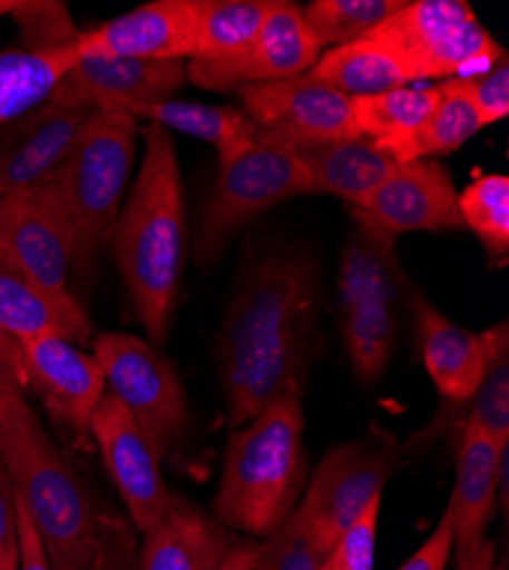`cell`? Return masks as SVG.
<instances>
[{
	"label": "cell",
	"instance_id": "cell-1",
	"mask_svg": "<svg viewBox=\"0 0 509 570\" xmlns=\"http://www.w3.org/2000/svg\"><path fill=\"white\" fill-rule=\"evenodd\" d=\"M317 265L304 252H276L243 276L217 336L234 430L284 393H304L317 341Z\"/></svg>",
	"mask_w": 509,
	"mask_h": 570
},
{
	"label": "cell",
	"instance_id": "cell-2",
	"mask_svg": "<svg viewBox=\"0 0 509 570\" xmlns=\"http://www.w3.org/2000/svg\"><path fill=\"white\" fill-rule=\"evenodd\" d=\"M0 461L53 570H135L137 530L95 498L28 406L0 397Z\"/></svg>",
	"mask_w": 509,
	"mask_h": 570
},
{
	"label": "cell",
	"instance_id": "cell-3",
	"mask_svg": "<svg viewBox=\"0 0 509 570\" xmlns=\"http://www.w3.org/2000/svg\"><path fill=\"white\" fill-rule=\"evenodd\" d=\"M110 245L149 343H165L188 256V224L174 139L156 124L145 132L143 165L117 215Z\"/></svg>",
	"mask_w": 509,
	"mask_h": 570
},
{
	"label": "cell",
	"instance_id": "cell-4",
	"mask_svg": "<svg viewBox=\"0 0 509 570\" xmlns=\"http://www.w3.org/2000/svg\"><path fill=\"white\" fill-rule=\"evenodd\" d=\"M306 484L302 393H284L231 432L213 515L231 532L267 539L297 507Z\"/></svg>",
	"mask_w": 509,
	"mask_h": 570
},
{
	"label": "cell",
	"instance_id": "cell-5",
	"mask_svg": "<svg viewBox=\"0 0 509 570\" xmlns=\"http://www.w3.org/2000/svg\"><path fill=\"white\" fill-rule=\"evenodd\" d=\"M135 121L121 110H91L58 169L71 226V269L78 276H87L110 245L135 160Z\"/></svg>",
	"mask_w": 509,
	"mask_h": 570
},
{
	"label": "cell",
	"instance_id": "cell-6",
	"mask_svg": "<svg viewBox=\"0 0 509 570\" xmlns=\"http://www.w3.org/2000/svg\"><path fill=\"white\" fill-rule=\"evenodd\" d=\"M409 297L393 237L354 222L341 254L336 308L345 354L361 384L384 376L398 338V315Z\"/></svg>",
	"mask_w": 509,
	"mask_h": 570
},
{
	"label": "cell",
	"instance_id": "cell-7",
	"mask_svg": "<svg viewBox=\"0 0 509 570\" xmlns=\"http://www.w3.org/2000/svg\"><path fill=\"white\" fill-rule=\"evenodd\" d=\"M365 39L389 49L411 82L467 80L507 56L467 0H404Z\"/></svg>",
	"mask_w": 509,
	"mask_h": 570
},
{
	"label": "cell",
	"instance_id": "cell-8",
	"mask_svg": "<svg viewBox=\"0 0 509 570\" xmlns=\"http://www.w3.org/2000/svg\"><path fill=\"white\" fill-rule=\"evenodd\" d=\"M219 160L213 193L202 210L195 258L208 267L247 222L293 197L317 195L304 165L284 147L254 139Z\"/></svg>",
	"mask_w": 509,
	"mask_h": 570
},
{
	"label": "cell",
	"instance_id": "cell-9",
	"mask_svg": "<svg viewBox=\"0 0 509 570\" xmlns=\"http://www.w3.org/2000/svg\"><path fill=\"white\" fill-rule=\"evenodd\" d=\"M404 443L382 430L330 448L320 459L295 513L313 532L336 546L365 507L384 495L386 482L404 463Z\"/></svg>",
	"mask_w": 509,
	"mask_h": 570
},
{
	"label": "cell",
	"instance_id": "cell-10",
	"mask_svg": "<svg viewBox=\"0 0 509 570\" xmlns=\"http://www.w3.org/2000/svg\"><path fill=\"white\" fill-rule=\"evenodd\" d=\"M95 358L106 391L143 426L158 456H169L188 430V400L172 365L151 343L130 334H101Z\"/></svg>",
	"mask_w": 509,
	"mask_h": 570
},
{
	"label": "cell",
	"instance_id": "cell-11",
	"mask_svg": "<svg viewBox=\"0 0 509 570\" xmlns=\"http://www.w3.org/2000/svg\"><path fill=\"white\" fill-rule=\"evenodd\" d=\"M0 252L46 291L69 293L71 226L58 171L0 202Z\"/></svg>",
	"mask_w": 509,
	"mask_h": 570
},
{
	"label": "cell",
	"instance_id": "cell-12",
	"mask_svg": "<svg viewBox=\"0 0 509 570\" xmlns=\"http://www.w3.org/2000/svg\"><path fill=\"white\" fill-rule=\"evenodd\" d=\"M256 139L272 145L291 141H336L361 137L352 99L309 73L238 89Z\"/></svg>",
	"mask_w": 509,
	"mask_h": 570
},
{
	"label": "cell",
	"instance_id": "cell-13",
	"mask_svg": "<svg viewBox=\"0 0 509 570\" xmlns=\"http://www.w3.org/2000/svg\"><path fill=\"white\" fill-rule=\"evenodd\" d=\"M322 46L309 30L302 8L272 0L263 28L254 41L234 58L188 60V82L211 91H231L249 85L286 80L306 73L320 58Z\"/></svg>",
	"mask_w": 509,
	"mask_h": 570
},
{
	"label": "cell",
	"instance_id": "cell-14",
	"mask_svg": "<svg viewBox=\"0 0 509 570\" xmlns=\"http://www.w3.org/2000/svg\"><path fill=\"white\" fill-rule=\"evenodd\" d=\"M89 434L97 441L106 470L126 504L135 530L147 534L158 525L172 500L163 482L160 456L154 443L108 391L91 417Z\"/></svg>",
	"mask_w": 509,
	"mask_h": 570
},
{
	"label": "cell",
	"instance_id": "cell-15",
	"mask_svg": "<svg viewBox=\"0 0 509 570\" xmlns=\"http://www.w3.org/2000/svg\"><path fill=\"white\" fill-rule=\"evenodd\" d=\"M350 213L356 224L393 240L402 233L464 230L457 187L448 169L432 158L398 163L373 197Z\"/></svg>",
	"mask_w": 509,
	"mask_h": 570
},
{
	"label": "cell",
	"instance_id": "cell-16",
	"mask_svg": "<svg viewBox=\"0 0 509 570\" xmlns=\"http://www.w3.org/2000/svg\"><path fill=\"white\" fill-rule=\"evenodd\" d=\"M26 391H32L56 424L78 441H87L91 417L104 395L106 379L91 354L60 336L19 343Z\"/></svg>",
	"mask_w": 509,
	"mask_h": 570
},
{
	"label": "cell",
	"instance_id": "cell-17",
	"mask_svg": "<svg viewBox=\"0 0 509 570\" xmlns=\"http://www.w3.org/2000/svg\"><path fill=\"white\" fill-rule=\"evenodd\" d=\"M199 0H154L78 35L76 56L185 62L195 53Z\"/></svg>",
	"mask_w": 509,
	"mask_h": 570
},
{
	"label": "cell",
	"instance_id": "cell-18",
	"mask_svg": "<svg viewBox=\"0 0 509 570\" xmlns=\"http://www.w3.org/2000/svg\"><path fill=\"white\" fill-rule=\"evenodd\" d=\"M185 82V62H151L76 56L71 69L41 106L43 110L121 108L172 99Z\"/></svg>",
	"mask_w": 509,
	"mask_h": 570
},
{
	"label": "cell",
	"instance_id": "cell-19",
	"mask_svg": "<svg viewBox=\"0 0 509 570\" xmlns=\"http://www.w3.org/2000/svg\"><path fill=\"white\" fill-rule=\"evenodd\" d=\"M409 308L421 343L423 365L437 393L450 406H467L489 365V334H473L454 324L415 291H411Z\"/></svg>",
	"mask_w": 509,
	"mask_h": 570
},
{
	"label": "cell",
	"instance_id": "cell-20",
	"mask_svg": "<svg viewBox=\"0 0 509 570\" xmlns=\"http://www.w3.org/2000/svg\"><path fill=\"white\" fill-rule=\"evenodd\" d=\"M509 461V445H500L482 426L464 422L457 450L454 489L446 504L452 522L454 557L476 548L496 511L500 470Z\"/></svg>",
	"mask_w": 509,
	"mask_h": 570
},
{
	"label": "cell",
	"instance_id": "cell-21",
	"mask_svg": "<svg viewBox=\"0 0 509 570\" xmlns=\"http://www.w3.org/2000/svg\"><path fill=\"white\" fill-rule=\"evenodd\" d=\"M238 541L215 515L172 495L158 525L143 534L135 570H219Z\"/></svg>",
	"mask_w": 509,
	"mask_h": 570
},
{
	"label": "cell",
	"instance_id": "cell-22",
	"mask_svg": "<svg viewBox=\"0 0 509 570\" xmlns=\"http://www.w3.org/2000/svg\"><path fill=\"white\" fill-rule=\"evenodd\" d=\"M0 334L17 343L60 336L74 345H85L91 336V324L71 293L46 291L0 252Z\"/></svg>",
	"mask_w": 509,
	"mask_h": 570
},
{
	"label": "cell",
	"instance_id": "cell-23",
	"mask_svg": "<svg viewBox=\"0 0 509 570\" xmlns=\"http://www.w3.org/2000/svg\"><path fill=\"white\" fill-rule=\"evenodd\" d=\"M89 115L91 108H37L17 121L14 132L0 139V202L58 171Z\"/></svg>",
	"mask_w": 509,
	"mask_h": 570
},
{
	"label": "cell",
	"instance_id": "cell-24",
	"mask_svg": "<svg viewBox=\"0 0 509 570\" xmlns=\"http://www.w3.org/2000/svg\"><path fill=\"white\" fill-rule=\"evenodd\" d=\"M280 147L304 165L317 193L334 195L350 208H361L398 167L378 141L365 135L336 141H291Z\"/></svg>",
	"mask_w": 509,
	"mask_h": 570
},
{
	"label": "cell",
	"instance_id": "cell-25",
	"mask_svg": "<svg viewBox=\"0 0 509 570\" xmlns=\"http://www.w3.org/2000/svg\"><path fill=\"white\" fill-rule=\"evenodd\" d=\"M108 110H121L135 119L143 117L149 124H156L165 130H178L195 139H204L217 149V158L234 154L236 149L256 139L254 121L245 112L226 106L160 99L151 104H128Z\"/></svg>",
	"mask_w": 509,
	"mask_h": 570
},
{
	"label": "cell",
	"instance_id": "cell-26",
	"mask_svg": "<svg viewBox=\"0 0 509 570\" xmlns=\"http://www.w3.org/2000/svg\"><path fill=\"white\" fill-rule=\"evenodd\" d=\"M306 73L348 99L375 97V94L413 85L395 56L382 43L365 37L330 49Z\"/></svg>",
	"mask_w": 509,
	"mask_h": 570
},
{
	"label": "cell",
	"instance_id": "cell-27",
	"mask_svg": "<svg viewBox=\"0 0 509 570\" xmlns=\"http://www.w3.org/2000/svg\"><path fill=\"white\" fill-rule=\"evenodd\" d=\"M439 101V85L398 87L375 97L352 99L354 124L361 135L370 137L395 160L407 141L419 132Z\"/></svg>",
	"mask_w": 509,
	"mask_h": 570
},
{
	"label": "cell",
	"instance_id": "cell-28",
	"mask_svg": "<svg viewBox=\"0 0 509 570\" xmlns=\"http://www.w3.org/2000/svg\"><path fill=\"white\" fill-rule=\"evenodd\" d=\"M74 62L76 49L62 53L0 51V130L41 108Z\"/></svg>",
	"mask_w": 509,
	"mask_h": 570
},
{
	"label": "cell",
	"instance_id": "cell-29",
	"mask_svg": "<svg viewBox=\"0 0 509 570\" xmlns=\"http://www.w3.org/2000/svg\"><path fill=\"white\" fill-rule=\"evenodd\" d=\"M272 0H199L195 53L190 60L234 58L254 41Z\"/></svg>",
	"mask_w": 509,
	"mask_h": 570
},
{
	"label": "cell",
	"instance_id": "cell-30",
	"mask_svg": "<svg viewBox=\"0 0 509 570\" xmlns=\"http://www.w3.org/2000/svg\"><path fill=\"white\" fill-rule=\"evenodd\" d=\"M439 85V101L425 124L419 128L400 154V163L448 156L464 147L482 130L480 117L469 99L464 80H443Z\"/></svg>",
	"mask_w": 509,
	"mask_h": 570
},
{
	"label": "cell",
	"instance_id": "cell-31",
	"mask_svg": "<svg viewBox=\"0 0 509 570\" xmlns=\"http://www.w3.org/2000/svg\"><path fill=\"white\" fill-rule=\"evenodd\" d=\"M459 215L473 230L491 261H505L509 252V178L482 174L459 195Z\"/></svg>",
	"mask_w": 509,
	"mask_h": 570
},
{
	"label": "cell",
	"instance_id": "cell-32",
	"mask_svg": "<svg viewBox=\"0 0 509 570\" xmlns=\"http://www.w3.org/2000/svg\"><path fill=\"white\" fill-rule=\"evenodd\" d=\"M404 0H311L302 17L320 46H345L386 21Z\"/></svg>",
	"mask_w": 509,
	"mask_h": 570
},
{
	"label": "cell",
	"instance_id": "cell-33",
	"mask_svg": "<svg viewBox=\"0 0 509 570\" xmlns=\"http://www.w3.org/2000/svg\"><path fill=\"white\" fill-rule=\"evenodd\" d=\"M489 365L471 402L467 420L473 422L500 445H509V331L507 320L487 328Z\"/></svg>",
	"mask_w": 509,
	"mask_h": 570
},
{
	"label": "cell",
	"instance_id": "cell-34",
	"mask_svg": "<svg viewBox=\"0 0 509 570\" xmlns=\"http://www.w3.org/2000/svg\"><path fill=\"white\" fill-rule=\"evenodd\" d=\"M334 548L293 509L267 539L256 541V563L261 570H330Z\"/></svg>",
	"mask_w": 509,
	"mask_h": 570
},
{
	"label": "cell",
	"instance_id": "cell-35",
	"mask_svg": "<svg viewBox=\"0 0 509 570\" xmlns=\"http://www.w3.org/2000/svg\"><path fill=\"white\" fill-rule=\"evenodd\" d=\"M10 17L17 23L23 49L30 53L71 51L80 35L67 3L56 0H17Z\"/></svg>",
	"mask_w": 509,
	"mask_h": 570
},
{
	"label": "cell",
	"instance_id": "cell-36",
	"mask_svg": "<svg viewBox=\"0 0 509 570\" xmlns=\"http://www.w3.org/2000/svg\"><path fill=\"white\" fill-rule=\"evenodd\" d=\"M382 498L384 495H378L370 502L365 511L341 534L332 552L330 570H375Z\"/></svg>",
	"mask_w": 509,
	"mask_h": 570
},
{
	"label": "cell",
	"instance_id": "cell-37",
	"mask_svg": "<svg viewBox=\"0 0 509 570\" xmlns=\"http://www.w3.org/2000/svg\"><path fill=\"white\" fill-rule=\"evenodd\" d=\"M469 99L480 117L482 128L509 117V58H500L480 76L467 78Z\"/></svg>",
	"mask_w": 509,
	"mask_h": 570
},
{
	"label": "cell",
	"instance_id": "cell-38",
	"mask_svg": "<svg viewBox=\"0 0 509 570\" xmlns=\"http://www.w3.org/2000/svg\"><path fill=\"white\" fill-rule=\"evenodd\" d=\"M0 570H19L17 498L3 461H0Z\"/></svg>",
	"mask_w": 509,
	"mask_h": 570
},
{
	"label": "cell",
	"instance_id": "cell-39",
	"mask_svg": "<svg viewBox=\"0 0 509 570\" xmlns=\"http://www.w3.org/2000/svg\"><path fill=\"white\" fill-rule=\"evenodd\" d=\"M452 554V522L448 509H443L441 520L428 541L415 550L398 570H446Z\"/></svg>",
	"mask_w": 509,
	"mask_h": 570
},
{
	"label": "cell",
	"instance_id": "cell-40",
	"mask_svg": "<svg viewBox=\"0 0 509 570\" xmlns=\"http://www.w3.org/2000/svg\"><path fill=\"white\" fill-rule=\"evenodd\" d=\"M17 498V493H14ZM17 539H19V570H53L32 520L17 498Z\"/></svg>",
	"mask_w": 509,
	"mask_h": 570
},
{
	"label": "cell",
	"instance_id": "cell-41",
	"mask_svg": "<svg viewBox=\"0 0 509 570\" xmlns=\"http://www.w3.org/2000/svg\"><path fill=\"white\" fill-rule=\"evenodd\" d=\"M10 391H26L19 343L0 334V397Z\"/></svg>",
	"mask_w": 509,
	"mask_h": 570
},
{
	"label": "cell",
	"instance_id": "cell-42",
	"mask_svg": "<svg viewBox=\"0 0 509 570\" xmlns=\"http://www.w3.org/2000/svg\"><path fill=\"white\" fill-rule=\"evenodd\" d=\"M454 570H498L496 543L491 539H482L467 554L457 557V568Z\"/></svg>",
	"mask_w": 509,
	"mask_h": 570
},
{
	"label": "cell",
	"instance_id": "cell-43",
	"mask_svg": "<svg viewBox=\"0 0 509 570\" xmlns=\"http://www.w3.org/2000/svg\"><path fill=\"white\" fill-rule=\"evenodd\" d=\"M219 570H261L256 563V541L241 539L234 546V550L228 552V557Z\"/></svg>",
	"mask_w": 509,
	"mask_h": 570
},
{
	"label": "cell",
	"instance_id": "cell-44",
	"mask_svg": "<svg viewBox=\"0 0 509 570\" xmlns=\"http://www.w3.org/2000/svg\"><path fill=\"white\" fill-rule=\"evenodd\" d=\"M14 3H17V0H0V19H3V17H10V12H12Z\"/></svg>",
	"mask_w": 509,
	"mask_h": 570
}]
</instances>
